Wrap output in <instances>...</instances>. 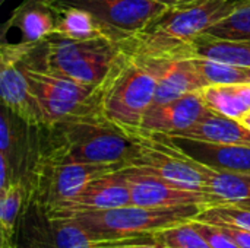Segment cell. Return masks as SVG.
Segmentation results:
<instances>
[{
    "label": "cell",
    "instance_id": "obj_18",
    "mask_svg": "<svg viewBox=\"0 0 250 248\" xmlns=\"http://www.w3.org/2000/svg\"><path fill=\"white\" fill-rule=\"evenodd\" d=\"M199 168L205 178L207 191L214 194L221 206L250 208V174L212 170L202 164Z\"/></svg>",
    "mask_w": 250,
    "mask_h": 248
},
{
    "label": "cell",
    "instance_id": "obj_17",
    "mask_svg": "<svg viewBox=\"0 0 250 248\" xmlns=\"http://www.w3.org/2000/svg\"><path fill=\"white\" fill-rule=\"evenodd\" d=\"M176 136L212 143L250 146V130L240 120L230 118L212 110H209L198 123Z\"/></svg>",
    "mask_w": 250,
    "mask_h": 248
},
{
    "label": "cell",
    "instance_id": "obj_12",
    "mask_svg": "<svg viewBox=\"0 0 250 248\" xmlns=\"http://www.w3.org/2000/svg\"><path fill=\"white\" fill-rule=\"evenodd\" d=\"M149 137L168 145L186 158L212 170L250 174V146L246 145L212 143L161 133L149 134Z\"/></svg>",
    "mask_w": 250,
    "mask_h": 248
},
{
    "label": "cell",
    "instance_id": "obj_11",
    "mask_svg": "<svg viewBox=\"0 0 250 248\" xmlns=\"http://www.w3.org/2000/svg\"><path fill=\"white\" fill-rule=\"evenodd\" d=\"M132 205L130 189L120 171L105 174L91 181L78 196L44 210L50 219H67L76 215L123 208Z\"/></svg>",
    "mask_w": 250,
    "mask_h": 248
},
{
    "label": "cell",
    "instance_id": "obj_5",
    "mask_svg": "<svg viewBox=\"0 0 250 248\" xmlns=\"http://www.w3.org/2000/svg\"><path fill=\"white\" fill-rule=\"evenodd\" d=\"M201 210H204L201 206L142 208L130 205L88 212L67 219H73L97 241H113L146 237L158 229L190 221L196 218Z\"/></svg>",
    "mask_w": 250,
    "mask_h": 248
},
{
    "label": "cell",
    "instance_id": "obj_16",
    "mask_svg": "<svg viewBox=\"0 0 250 248\" xmlns=\"http://www.w3.org/2000/svg\"><path fill=\"white\" fill-rule=\"evenodd\" d=\"M185 58H208L237 67H250V41L201 34L182 50L179 60Z\"/></svg>",
    "mask_w": 250,
    "mask_h": 248
},
{
    "label": "cell",
    "instance_id": "obj_10",
    "mask_svg": "<svg viewBox=\"0 0 250 248\" xmlns=\"http://www.w3.org/2000/svg\"><path fill=\"white\" fill-rule=\"evenodd\" d=\"M45 3L50 7L83 9L103 23L126 35L142 31L170 7L155 0H45Z\"/></svg>",
    "mask_w": 250,
    "mask_h": 248
},
{
    "label": "cell",
    "instance_id": "obj_20",
    "mask_svg": "<svg viewBox=\"0 0 250 248\" xmlns=\"http://www.w3.org/2000/svg\"><path fill=\"white\" fill-rule=\"evenodd\" d=\"M202 95L212 111L230 118L242 120L250 111V83L208 85Z\"/></svg>",
    "mask_w": 250,
    "mask_h": 248
},
{
    "label": "cell",
    "instance_id": "obj_33",
    "mask_svg": "<svg viewBox=\"0 0 250 248\" xmlns=\"http://www.w3.org/2000/svg\"><path fill=\"white\" fill-rule=\"evenodd\" d=\"M1 248H9V247H1Z\"/></svg>",
    "mask_w": 250,
    "mask_h": 248
},
{
    "label": "cell",
    "instance_id": "obj_25",
    "mask_svg": "<svg viewBox=\"0 0 250 248\" xmlns=\"http://www.w3.org/2000/svg\"><path fill=\"white\" fill-rule=\"evenodd\" d=\"M193 219L209 222V224H226L250 231V208H240V206L207 208L201 210V213Z\"/></svg>",
    "mask_w": 250,
    "mask_h": 248
},
{
    "label": "cell",
    "instance_id": "obj_3",
    "mask_svg": "<svg viewBox=\"0 0 250 248\" xmlns=\"http://www.w3.org/2000/svg\"><path fill=\"white\" fill-rule=\"evenodd\" d=\"M50 127L54 130L51 143L41 156L53 161L127 168L138 153V139L103 118H85Z\"/></svg>",
    "mask_w": 250,
    "mask_h": 248
},
{
    "label": "cell",
    "instance_id": "obj_9",
    "mask_svg": "<svg viewBox=\"0 0 250 248\" xmlns=\"http://www.w3.org/2000/svg\"><path fill=\"white\" fill-rule=\"evenodd\" d=\"M122 172L130 189L132 205L142 208H180L201 206L204 209L221 206V202L204 190H190L168 183L152 174L127 167Z\"/></svg>",
    "mask_w": 250,
    "mask_h": 248
},
{
    "label": "cell",
    "instance_id": "obj_15",
    "mask_svg": "<svg viewBox=\"0 0 250 248\" xmlns=\"http://www.w3.org/2000/svg\"><path fill=\"white\" fill-rule=\"evenodd\" d=\"M207 86V80L190 58L166 61L158 77L152 105L176 101L188 94L199 92Z\"/></svg>",
    "mask_w": 250,
    "mask_h": 248
},
{
    "label": "cell",
    "instance_id": "obj_4",
    "mask_svg": "<svg viewBox=\"0 0 250 248\" xmlns=\"http://www.w3.org/2000/svg\"><path fill=\"white\" fill-rule=\"evenodd\" d=\"M119 45L110 39H69L48 35L23 58L28 64L44 69L83 85H100L119 56Z\"/></svg>",
    "mask_w": 250,
    "mask_h": 248
},
{
    "label": "cell",
    "instance_id": "obj_29",
    "mask_svg": "<svg viewBox=\"0 0 250 248\" xmlns=\"http://www.w3.org/2000/svg\"><path fill=\"white\" fill-rule=\"evenodd\" d=\"M214 225L220 227L221 231L226 232L240 248H250V231L240 229V228L226 225V224H214Z\"/></svg>",
    "mask_w": 250,
    "mask_h": 248
},
{
    "label": "cell",
    "instance_id": "obj_8",
    "mask_svg": "<svg viewBox=\"0 0 250 248\" xmlns=\"http://www.w3.org/2000/svg\"><path fill=\"white\" fill-rule=\"evenodd\" d=\"M136 139L138 153L129 167L185 189L207 191L205 178L198 162L149 136H138Z\"/></svg>",
    "mask_w": 250,
    "mask_h": 248
},
{
    "label": "cell",
    "instance_id": "obj_32",
    "mask_svg": "<svg viewBox=\"0 0 250 248\" xmlns=\"http://www.w3.org/2000/svg\"><path fill=\"white\" fill-rule=\"evenodd\" d=\"M4 1H6V0H0V3H4Z\"/></svg>",
    "mask_w": 250,
    "mask_h": 248
},
{
    "label": "cell",
    "instance_id": "obj_1",
    "mask_svg": "<svg viewBox=\"0 0 250 248\" xmlns=\"http://www.w3.org/2000/svg\"><path fill=\"white\" fill-rule=\"evenodd\" d=\"M164 63L120 48L111 69L97 85L101 118L125 134L138 137L142 118L154 102Z\"/></svg>",
    "mask_w": 250,
    "mask_h": 248
},
{
    "label": "cell",
    "instance_id": "obj_23",
    "mask_svg": "<svg viewBox=\"0 0 250 248\" xmlns=\"http://www.w3.org/2000/svg\"><path fill=\"white\" fill-rule=\"evenodd\" d=\"M208 85L248 83V67H237L208 58H190Z\"/></svg>",
    "mask_w": 250,
    "mask_h": 248
},
{
    "label": "cell",
    "instance_id": "obj_7",
    "mask_svg": "<svg viewBox=\"0 0 250 248\" xmlns=\"http://www.w3.org/2000/svg\"><path fill=\"white\" fill-rule=\"evenodd\" d=\"M37 44L21 41L18 44H3L0 50V92L4 108L32 127L45 126V121L21 61Z\"/></svg>",
    "mask_w": 250,
    "mask_h": 248
},
{
    "label": "cell",
    "instance_id": "obj_6",
    "mask_svg": "<svg viewBox=\"0 0 250 248\" xmlns=\"http://www.w3.org/2000/svg\"><path fill=\"white\" fill-rule=\"evenodd\" d=\"M21 66L40 104L45 127L85 118H101L97 86L83 85L66 76L34 67L23 60Z\"/></svg>",
    "mask_w": 250,
    "mask_h": 248
},
{
    "label": "cell",
    "instance_id": "obj_24",
    "mask_svg": "<svg viewBox=\"0 0 250 248\" xmlns=\"http://www.w3.org/2000/svg\"><path fill=\"white\" fill-rule=\"evenodd\" d=\"M204 34L227 39L250 41V1L242 4L231 15L215 23Z\"/></svg>",
    "mask_w": 250,
    "mask_h": 248
},
{
    "label": "cell",
    "instance_id": "obj_27",
    "mask_svg": "<svg viewBox=\"0 0 250 248\" xmlns=\"http://www.w3.org/2000/svg\"><path fill=\"white\" fill-rule=\"evenodd\" d=\"M100 248H164L151 241V238L146 237H138V238H123V240H113V241H103Z\"/></svg>",
    "mask_w": 250,
    "mask_h": 248
},
{
    "label": "cell",
    "instance_id": "obj_31",
    "mask_svg": "<svg viewBox=\"0 0 250 248\" xmlns=\"http://www.w3.org/2000/svg\"><path fill=\"white\" fill-rule=\"evenodd\" d=\"M248 83H250V67H248Z\"/></svg>",
    "mask_w": 250,
    "mask_h": 248
},
{
    "label": "cell",
    "instance_id": "obj_14",
    "mask_svg": "<svg viewBox=\"0 0 250 248\" xmlns=\"http://www.w3.org/2000/svg\"><path fill=\"white\" fill-rule=\"evenodd\" d=\"M56 16L54 32L69 39H110L119 42L127 35L103 23L89 12L79 7H51Z\"/></svg>",
    "mask_w": 250,
    "mask_h": 248
},
{
    "label": "cell",
    "instance_id": "obj_21",
    "mask_svg": "<svg viewBox=\"0 0 250 248\" xmlns=\"http://www.w3.org/2000/svg\"><path fill=\"white\" fill-rule=\"evenodd\" d=\"M28 189L23 180L13 181L9 189L0 194V229H1V247L15 248L13 235L16 222L22 208L26 203Z\"/></svg>",
    "mask_w": 250,
    "mask_h": 248
},
{
    "label": "cell",
    "instance_id": "obj_28",
    "mask_svg": "<svg viewBox=\"0 0 250 248\" xmlns=\"http://www.w3.org/2000/svg\"><path fill=\"white\" fill-rule=\"evenodd\" d=\"M13 145H15V139L10 130V124H9L6 113H3L0 118V152L4 153L9 158V161H12Z\"/></svg>",
    "mask_w": 250,
    "mask_h": 248
},
{
    "label": "cell",
    "instance_id": "obj_19",
    "mask_svg": "<svg viewBox=\"0 0 250 248\" xmlns=\"http://www.w3.org/2000/svg\"><path fill=\"white\" fill-rule=\"evenodd\" d=\"M10 23L19 29L23 42L37 44L54 32L56 16L45 0H28L15 12Z\"/></svg>",
    "mask_w": 250,
    "mask_h": 248
},
{
    "label": "cell",
    "instance_id": "obj_30",
    "mask_svg": "<svg viewBox=\"0 0 250 248\" xmlns=\"http://www.w3.org/2000/svg\"><path fill=\"white\" fill-rule=\"evenodd\" d=\"M240 121H242V123H243V124H245V126H246V127L250 130V111L246 114V115H245V117H243V118H242V120H240Z\"/></svg>",
    "mask_w": 250,
    "mask_h": 248
},
{
    "label": "cell",
    "instance_id": "obj_26",
    "mask_svg": "<svg viewBox=\"0 0 250 248\" xmlns=\"http://www.w3.org/2000/svg\"><path fill=\"white\" fill-rule=\"evenodd\" d=\"M192 222L195 228L204 235L211 248H240L226 232L221 231L220 227L198 219H192Z\"/></svg>",
    "mask_w": 250,
    "mask_h": 248
},
{
    "label": "cell",
    "instance_id": "obj_13",
    "mask_svg": "<svg viewBox=\"0 0 250 248\" xmlns=\"http://www.w3.org/2000/svg\"><path fill=\"white\" fill-rule=\"evenodd\" d=\"M209 110L202 91L188 94L163 105H151L142 118L139 136L157 133L176 136L198 123Z\"/></svg>",
    "mask_w": 250,
    "mask_h": 248
},
{
    "label": "cell",
    "instance_id": "obj_2",
    "mask_svg": "<svg viewBox=\"0 0 250 248\" xmlns=\"http://www.w3.org/2000/svg\"><path fill=\"white\" fill-rule=\"evenodd\" d=\"M250 0H195L167 7L146 28L119 41V47L151 60H179L182 50Z\"/></svg>",
    "mask_w": 250,
    "mask_h": 248
},
{
    "label": "cell",
    "instance_id": "obj_22",
    "mask_svg": "<svg viewBox=\"0 0 250 248\" xmlns=\"http://www.w3.org/2000/svg\"><path fill=\"white\" fill-rule=\"evenodd\" d=\"M152 243L164 248H211L192 219L158 229L148 235Z\"/></svg>",
    "mask_w": 250,
    "mask_h": 248
}]
</instances>
